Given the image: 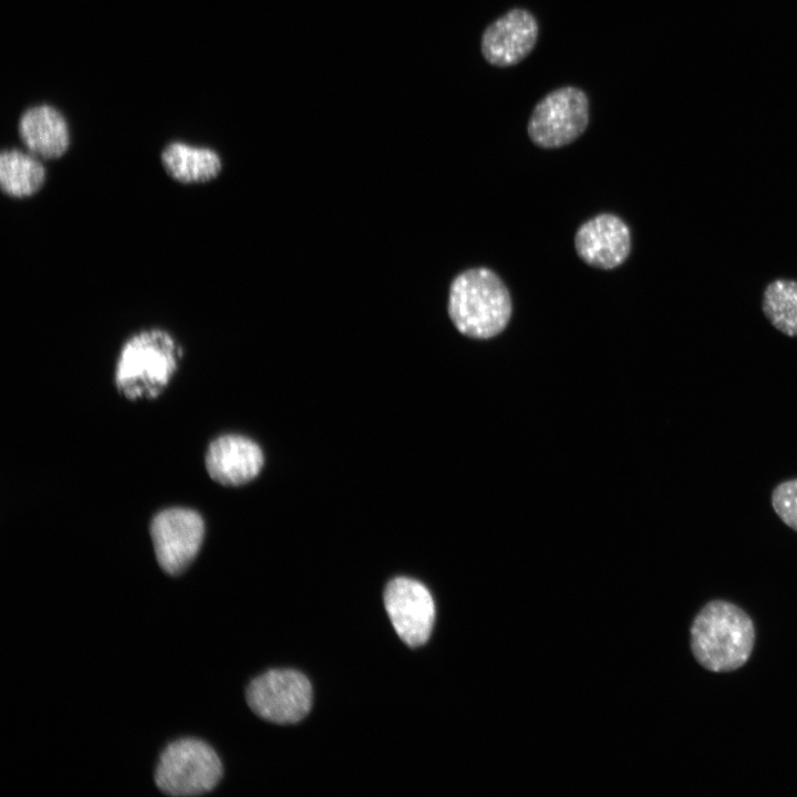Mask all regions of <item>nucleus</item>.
<instances>
[{
    "label": "nucleus",
    "instance_id": "f257e3e1",
    "mask_svg": "<svg viewBox=\"0 0 797 797\" xmlns=\"http://www.w3.org/2000/svg\"><path fill=\"white\" fill-rule=\"evenodd\" d=\"M447 311L462 334L489 339L507 327L513 302L508 288L498 275L484 267L470 268L452 281Z\"/></svg>",
    "mask_w": 797,
    "mask_h": 797
},
{
    "label": "nucleus",
    "instance_id": "f03ea898",
    "mask_svg": "<svg viewBox=\"0 0 797 797\" xmlns=\"http://www.w3.org/2000/svg\"><path fill=\"white\" fill-rule=\"evenodd\" d=\"M755 640L751 618L726 601L708 602L691 628V646L696 661L712 672H729L749 659Z\"/></svg>",
    "mask_w": 797,
    "mask_h": 797
},
{
    "label": "nucleus",
    "instance_id": "7ed1b4c3",
    "mask_svg": "<svg viewBox=\"0 0 797 797\" xmlns=\"http://www.w3.org/2000/svg\"><path fill=\"white\" fill-rule=\"evenodd\" d=\"M182 354V348L166 330L154 328L134 333L117 359L118 392L132 401L158 396L177 370Z\"/></svg>",
    "mask_w": 797,
    "mask_h": 797
},
{
    "label": "nucleus",
    "instance_id": "20e7f679",
    "mask_svg": "<svg viewBox=\"0 0 797 797\" xmlns=\"http://www.w3.org/2000/svg\"><path fill=\"white\" fill-rule=\"evenodd\" d=\"M221 775V762L208 744L195 738H183L163 751L155 772V783L170 796H196L215 788Z\"/></svg>",
    "mask_w": 797,
    "mask_h": 797
},
{
    "label": "nucleus",
    "instance_id": "39448f33",
    "mask_svg": "<svg viewBox=\"0 0 797 797\" xmlns=\"http://www.w3.org/2000/svg\"><path fill=\"white\" fill-rule=\"evenodd\" d=\"M590 122V102L587 93L575 85L555 89L534 106L527 133L540 148L567 146L579 138Z\"/></svg>",
    "mask_w": 797,
    "mask_h": 797
},
{
    "label": "nucleus",
    "instance_id": "423d86ee",
    "mask_svg": "<svg viewBox=\"0 0 797 797\" xmlns=\"http://www.w3.org/2000/svg\"><path fill=\"white\" fill-rule=\"evenodd\" d=\"M247 703L266 721L293 724L309 713L312 687L309 680L298 671L269 670L250 682Z\"/></svg>",
    "mask_w": 797,
    "mask_h": 797
},
{
    "label": "nucleus",
    "instance_id": "0eeeda50",
    "mask_svg": "<svg viewBox=\"0 0 797 797\" xmlns=\"http://www.w3.org/2000/svg\"><path fill=\"white\" fill-rule=\"evenodd\" d=\"M205 535L204 520L188 508H167L154 516L151 537L161 568L172 576L182 573L195 559Z\"/></svg>",
    "mask_w": 797,
    "mask_h": 797
},
{
    "label": "nucleus",
    "instance_id": "6e6552de",
    "mask_svg": "<svg viewBox=\"0 0 797 797\" xmlns=\"http://www.w3.org/2000/svg\"><path fill=\"white\" fill-rule=\"evenodd\" d=\"M384 605L397 635L410 646L424 644L435 620V604L428 589L417 580L397 577L384 591Z\"/></svg>",
    "mask_w": 797,
    "mask_h": 797
},
{
    "label": "nucleus",
    "instance_id": "1a4fd4ad",
    "mask_svg": "<svg viewBox=\"0 0 797 797\" xmlns=\"http://www.w3.org/2000/svg\"><path fill=\"white\" fill-rule=\"evenodd\" d=\"M539 38V23L529 10L513 8L490 22L482 33L480 52L496 68H510L525 60Z\"/></svg>",
    "mask_w": 797,
    "mask_h": 797
},
{
    "label": "nucleus",
    "instance_id": "9d476101",
    "mask_svg": "<svg viewBox=\"0 0 797 797\" xmlns=\"http://www.w3.org/2000/svg\"><path fill=\"white\" fill-rule=\"evenodd\" d=\"M575 248L587 265L610 270L621 266L629 257L631 231L619 216L602 213L578 228Z\"/></svg>",
    "mask_w": 797,
    "mask_h": 797
},
{
    "label": "nucleus",
    "instance_id": "9b49d317",
    "mask_svg": "<svg viewBox=\"0 0 797 797\" xmlns=\"http://www.w3.org/2000/svg\"><path fill=\"white\" fill-rule=\"evenodd\" d=\"M263 466V454L257 443L235 434L215 438L206 453L209 476L225 486H240L258 476Z\"/></svg>",
    "mask_w": 797,
    "mask_h": 797
},
{
    "label": "nucleus",
    "instance_id": "f8f14e48",
    "mask_svg": "<svg viewBox=\"0 0 797 797\" xmlns=\"http://www.w3.org/2000/svg\"><path fill=\"white\" fill-rule=\"evenodd\" d=\"M25 148L41 159H58L69 149L71 136L65 117L49 104L27 108L18 123Z\"/></svg>",
    "mask_w": 797,
    "mask_h": 797
},
{
    "label": "nucleus",
    "instance_id": "ddd939ff",
    "mask_svg": "<svg viewBox=\"0 0 797 797\" xmlns=\"http://www.w3.org/2000/svg\"><path fill=\"white\" fill-rule=\"evenodd\" d=\"M161 163L172 179L185 185L211 182L222 169L216 151L179 141L170 142L162 149Z\"/></svg>",
    "mask_w": 797,
    "mask_h": 797
},
{
    "label": "nucleus",
    "instance_id": "4468645a",
    "mask_svg": "<svg viewBox=\"0 0 797 797\" xmlns=\"http://www.w3.org/2000/svg\"><path fill=\"white\" fill-rule=\"evenodd\" d=\"M46 180L41 158L19 148L3 149L0 154V188L11 198H28L39 193Z\"/></svg>",
    "mask_w": 797,
    "mask_h": 797
},
{
    "label": "nucleus",
    "instance_id": "2eb2a0df",
    "mask_svg": "<svg viewBox=\"0 0 797 797\" xmlns=\"http://www.w3.org/2000/svg\"><path fill=\"white\" fill-rule=\"evenodd\" d=\"M762 308L770 324L787 337H797V281L775 279L763 292Z\"/></svg>",
    "mask_w": 797,
    "mask_h": 797
},
{
    "label": "nucleus",
    "instance_id": "dca6fc26",
    "mask_svg": "<svg viewBox=\"0 0 797 797\" xmlns=\"http://www.w3.org/2000/svg\"><path fill=\"white\" fill-rule=\"evenodd\" d=\"M770 500L779 519L797 531V478L779 483L774 488Z\"/></svg>",
    "mask_w": 797,
    "mask_h": 797
}]
</instances>
